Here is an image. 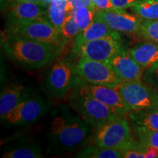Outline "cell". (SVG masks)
Instances as JSON below:
<instances>
[{
	"mask_svg": "<svg viewBox=\"0 0 158 158\" xmlns=\"http://www.w3.org/2000/svg\"><path fill=\"white\" fill-rule=\"evenodd\" d=\"M95 143L98 147L124 150L134 140L129 122L124 115H119L97 129Z\"/></svg>",
	"mask_w": 158,
	"mask_h": 158,
	"instance_id": "6",
	"label": "cell"
},
{
	"mask_svg": "<svg viewBox=\"0 0 158 158\" xmlns=\"http://www.w3.org/2000/svg\"><path fill=\"white\" fill-rule=\"evenodd\" d=\"M139 141L141 143L152 146L158 150V131L148 132L138 135Z\"/></svg>",
	"mask_w": 158,
	"mask_h": 158,
	"instance_id": "28",
	"label": "cell"
},
{
	"mask_svg": "<svg viewBox=\"0 0 158 158\" xmlns=\"http://www.w3.org/2000/svg\"><path fill=\"white\" fill-rule=\"evenodd\" d=\"M106 63L122 82L141 81L143 77V68L125 50L114 55Z\"/></svg>",
	"mask_w": 158,
	"mask_h": 158,
	"instance_id": "13",
	"label": "cell"
},
{
	"mask_svg": "<svg viewBox=\"0 0 158 158\" xmlns=\"http://www.w3.org/2000/svg\"><path fill=\"white\" fill-rule=\"evenodd\" d=\"M130 8L143 20L158 19V0H141Z\"/></svg>",
	"mask_w": 158,
	"mask_h": 158,
	"instance_id": "21",
	"label": "cell"
},
{
	"mask_svg": "<svg viewBox=\"0 0 158 158\" xmlns=\"http://www.w3.org/2000/svg\"><path fill=\"white\" fill-rule=\"evenodd\" d=\"M76 68L78 76L89 84L115 88L122 82L105 62L80 57Z\"/></svg>",
	"mask_w": 158,
	"mask_h": 158,
	"instance_id": "8",
	"label": "cell"
},
{
	"mask_svg": "<svg viewBox=\"0 0 158 158\" xmlns=\"http://www.w3.org/2000/svg\"><path fill=\"white\" fill-rule=\"evenodd\" d=\"M30 96L21 83H12L2 90L0 96V116L4 119L18 105Z\"/></svg>",
	"mask_w": 158,
	"mask_h": 158,
	"instance_id": "15",
	"label": "cell"
},
{
	"mask_svg": "<svg viewBox=\"0 0 158 158\" xmlns=\"http://www.w3.org/2000/svg\"><path fill=\"white\" fill-rule=\"evenodd\" d=\"M143 78L150 87L158 92V65L144 70Z\"/></svg>",
	"mask_w": 158,
	"mask_h": 158,
	"instance_id": "26",
	"label": "cell"
},
{
	"mask_svg": "<svg viewBox=\"0 0 158 158\" xmlns=\"http://www.w3.org/2000/svg\"><path fill=\"white\" fill-rule=\"evenodd\" d=\"M36 2L40 4V0H1L2 7H3L4 8L6 9L7 7H9L10 5L16 2Z\"/></svg>",
	"mask_w": 158,
	"mask_h": 158,
	"instance_id": "33",
	"label": "cell"
},
{
	"mask_svg": "<svg viewBox=\"0 0 158 158\" xmlns=\"http://www.w3.org/2000/svg\"><path fill=\"white\" fill-rule=\"evenodd\" d=\"M124 51L122 39L114 37H106L90 40L76 48L72 51L80 57H85L92 60L107 62L114 55Z\"/></svg>",
	"mask_w": 158,
	"mask_h": 158,
	"instance_id": "10",
	"label": "cell"
},
{
	"mask_svg": "<svg viewBox=\"0 0 158 158\" xmlns=\"http://www.w3.org/2000/svg\"><path fill=\"white\" fill-rule=\"evenodd\" d=\"M106 37H114L121 39L118 31L111 29L103 21L95 15L94 21L85 30L81 31L75 38L73 48L80 46L84 43L93 40L102 38Z\"/></svg>",
	"mask_w": 158,
	"mask_h": 158,
	"instance_id": "16",
	"label": "cell"
},
{
	"mask_svg": "<svg viewBox=\"0 0 158 158\" xmlns=\"http://www.w3.org/2000/svg\"><path fill=\"white\" fill-rule=\"evenodd\" d=\"M52 1L53 0H40V4L43 6H45V7H48L49 5H50Z\"/></svg>",
	"mask_w": 158,
	"mask_h": 158,
	"instance_id": "34",
	"label": "cell"
},
{
	"mask_svg": "<svg viewBox=\"0 0 158 158\" xmlns=\"http://www.w3.org/2000/svg\"><path fill=\"white\" fill-rule=\"evenodd\" d=\"M98 11L96 8L89 7H77L72 11L81 31L85 30L92 23Z\"/></svg>",
	"mask_w": 158,
	"mask_h": 158,
	"instance_id": "22",
	"label": "cell"
},
{
	"mask_svg": "<svg viewBox=\"0 0 158 158\" xmlns=\"http://www.w3.org/2000/svg\"><path fill=\"white\" fill-rule=\"evenodd\" d=\"M6 27L30 21L43 16L47 13L48 7L32 2H20L10 5L7 8Z\"/></svg>",
	"mask_w": 158,
	"mask_h": 158,
	"instance_id": "14",
	"label": "cell"
},
{
	"mask_svg": "<svg viewBox=\"0 0 158 158\" xmlns=\"http://www.w3.org/2000/svg\"><path fill=\"white\" fill-rule=\"evenodd\" d=\"M76 157L84 158H123L122 150L100 147H88L77 153Z\"/></svg>",
	"mask_w": 158,
	"mask_h": 158,
	"instance_id": "19",
	"label": "cell"
},
{
	"mask_svg": "<svg viewBox=\"0 0 158 158\" xmlns=\"http://www.w3.org/2000/svg\"><path fill=\"white\" fill-rule=\"evenodd\" d=\"M7 35L50 43L62 49L68 43L62 37L60 31L49 21L48 17L44 15L7 27Z\"/></svg>",
	"mask_w": 158,
	"mask_h": 158,
	"instance_id": "5",
	"label": "cell"
},
{
	"mask_svg": "<svg viewBox=\"0 0 158 158\" xmlns=\"http://www.w3.org/2000/svg\"><path fill=\"white\" fill-rule=\"evenodd\" d=\"M124 158H141V146L140 142L133 141L129 147L122 150Z\"/></svg>",
	"mask_w": 158,
	"mask_h": 158,
	"instance_id": "27",
	"label": "cell"
},
{
	"mask_svg": "<svg viewBox=\"0 0 158 158\" xmlns=\"http://www.w3.org/2000/svg\"><path fill=\"white\" fill-rule=\"evenodd\" d=\"M69 105L91 127L97 129L121 115L109 106L78 88L75 89L70 93Z\"/></svg>",
	"mask_w": 158,
	"mask_h": 158,
	"instance_id": "3",
	"label": "cell"
},
{
	"mask_svg": "<svg viewBox=\"0 0 158 158\" xmlns=\"http://www.w3.org/2000/svg\"><path fill=\"white\" fill-rule=\"evenodd\" d=\"M54 114L48 132L47 153L62 154L85 144L90 126L78 114H73L66 106H59Z\"/></svg>",
	"mask_w": 158,
	"mask_h": 158,
	"instance_id": "1",
	"label": "cell"
},
{
	"mask_svg": "<svg viewBox=\"0 0 158 158\" xmlns=\"http://www.w3.org/2000/svg\"><path fill=\"white\" fill-rule=\"evenodd\" d=\"M129 118L134 131L139 134L158 131V110L147 109L129 112Z\"/></svg>",
	"mask_w": 158,
	"mask_h": 158,
	"instance_id": "17",
	"label": "cell"
},
{
	"mask_svg": "<svg viewBox=\"0 0 158 158\" xmlns=\"http://www.w3.org/2000/svg\"><path fill=\"white\" fill-rule=\"evenodd\" d=\"M4 158H40L43 157L41 149L37 145H29L16 148L4 154Z\"/></svg>",
	"mask_w": 158,
	"mask_h": 158,
	"instance_id": "23",
	"label": "cell"
},
{
	"mask_svg": "<svg viewBox=\"0 0 158 158\" xmlns=\"http://www.w3.org/2000/svg\"><path fill=\"white\" fill-rule=\"evenodd\" d=\"M140 142V141H139ZM141 157L143 158H158V150L152 146L147 145L141 142Z\"/></svg>",
	"mask_w": 158,
	"mask_h": 158,
	"instance_id": "30",
	"label": "cell"
},
{
	"mask_svg": "<svg viewBox=\"0 0 158 158\" xmlns=\"http://www.w3.org/2000/svg\"><path fill=\"white\" fill-rule=\"evenodd\" d=\"M95 8L98 10H108L116 9L111 2V0H92Z\"/></svg>",
	"mask_w": 158,
	"mask_h": 158,
	"instance_id": "32",
	"label": "cell"
},
{
	"mask_svg": "<svg viewBox=\"0 0 158 158\" xmlns=\"http://www.w3.org/2000/svg\"><path fill=\"white\" fill-rule=\"evenodd\" d=\"M49 102L41 96H29L4 118V121L12 126H22L34 123L45 114Z\"/></svg>",
	"mask_w": 158,
	"mask_h": 158,
	"instance_id": "9",
	"label": "cell"
},
{
	"mask_svg": "<svg viewBox=\"0 0 158 158\" xmlns=\"http://www.w3.org/2000/svg\"><path fill=\"white\" fill-rule=\"evenodd\" d=\"M153 109L158 110V92L157 91H156L155 92V106H154Z\"/></svg>",
	"mask_w": 158,
	"mask_h": 158,
	"instance_id": "35",
	"label": "cell"
},
{
	"mask_svg": "<svg viewBox=\"0 0 158 158\" xmlns=\"http://www.w3.org/2000/svg\"><path fill=\"white\" fill-rule=\"evenodd\" d=\"M76 64L68 59H62L55 63L49 70L45 81V90L51 98L63 99L81 83Z\"/></svg>",
	"mask_w": 158,
	"mask_h": 158,
	"instance_id": "4",
	"label": "cell"
},
{
	"mask_svg": "<svg viewBox=\"0 0 158 158\" xmlns=\"http://www.w3.org/2000/svg\"><path fill=\"white\" fill-rule=\"evenodd\" d=\"M61 34L66 41L76 38L79 33L81 32L78 24L75 20L72 12L67 13L66 17L63 21V23L61 27Z\"/></svg>",
	"mask_w": 158,
	"mask_h": 158,
	"instance_id": "25",
	"label": "cell"
},
{
	"mask_svg": "<svg viewBox=\"0 0 158 158\" xmlns=\"http://www.w3.org/2000/svg\"><path fill=\"white\" fill-rule=\"evenodd\" d=\"M129 54L144 70L158 65V43L146 41L138 43Z\"/></svg>",
	"mask_w": 158,
	"mask_h": 158,
	"instance_id": "18",
	"label": "cell"
},
{
	"mask_svg": "<svg viewBox=\"0 0 158 158\" xmlns=\"http://www.w3.org/2000/svg\"><path fill=\"white\" fill-rule=\"evenodd\" d=\"M2 45L13 62L30 70L40 68L54 62L62 51L50 43L10 35L2 40Z\"/></svg>",
	"mask_w": 158,
	"mask_h": 158,
	"instance_id": "2",
	"label": "cell"
},
{
	"mask_svg": "<svg viewBox=\"0 0 158 158\" xmlns=\"http://www.w3.org/2000/svg\"><path fill=\"white\" fill-rule=\"evenodd\" d=\"M80 7H89L95 8L92 0H67V13Z\"/></svg>",
	"mask_w": 158,
	"mask_h": 158,
	"instance_id": "29",
	"label": "cell"
},
{
	"mask_svg": "<svg viewBox=\"0 0 158 158\" xmlns=\"http://www.w3.org/2000/svg\"><path fill=\"white\" fill-rule=\"evenodd\" d=\"M76 88L89 94L99 101L109 106L118 114L124 116L129 114L130 111L116 88L103 85L92 84L84 80Z\"/></svg>",
	"mask_w": 158,
	"mask_h": 158,
	"instance_id": "12",
	"label": "cell"
},
{
	"mask_svg": "<svg viewBox=\"0 0 158 158\" xmlns=\"http://www.w3.org/2000/svg\"><path fill=\"white\" fill-rule=\"evenodd\" d=\"M66 7L67 0H53L48 7L47 17L59 31L67 15Z\"/></svg>",
	"mask_w": 158,
	"mask_h": 158,
	"instance_id": "20",
	"label": "cell"
},
{
	"mask_svg": "<svg viewBox=\"0 0 158 158\" xmlns=\"http://www.w3.org/2000/svg\"><path fill=\"white\" fill-rule=\"evenodd\" d=\"M96 16L114 30L127 34L137 35L143 21V19L135 14H130L124 10L119 9L98 10Z\"/></svg>",
	"mask_w": 158,
	"mask_h": 158,
	"instance_id": "11",
	"label": "cell"
},
{
	"mask_svg": "<svg viewBox=\"0 0 158 158\" xmlns=\"http://www.w3.org/2000/svg\"><path fill=\"white\" fill-rule=\"evenodd\" d=\"M140 1L141 0H111V2L116 9L124 10L133 7Z\"/></svg>",
	"mask_w": 158,
	"mask_h": 158,
	"instance_id": "31",
	"label": "cell"
},
{
	"mask_svg": "<svg viewBox=\"0 0 158 158\" xmlns=\"http://www.w3.org/2000/svg\"><path fill=\"white\" fill-rule=\"evenodd\" d=\"M137 35L147 41L158 43V19L143 20Z\"/></svg>",
	"mask_w": 158,
	"mask_h": 158,
	"instance_id": "24",
	"label": "cell"
},
{
	"mask_svg": "<svg viewBox=\"0 0 158 158\" xmlns=\"http://www.w3.org/2000/svg\"><path fill=\"white\" fill-rule=\"evenodd\" d=\"M115 88L129 111L154 108L156 91L141 81L122 82Z\"/></svg>",
	"mask_w": 158,
	"mask_h": 158,
	"instance_id": "7",
	"label": "cell"
}]
</instances>
